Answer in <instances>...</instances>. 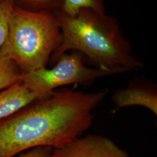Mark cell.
<instances>
[{
  "instance_id": "5b68a950",
  "label": "cell",
  "mask_w": 157,
  "mask_h": 157,
  "mask_svg": "<svg viewBox=\"0 0 157 157\" xmlns=\"http://www.w3.org/2000/svg\"><path fill=\"white\" fill-rule=\"evenodd\" d=\"M51 157H132L109 138L97 135L80 136L61 148Z\"/></svg>"
},
{
  "instance_id": "7a4b0ae2",
  "label": "cell",
  "mask_w": 157,
  "mask_h": 157,
  "mask_svg": "<svg viewBox=\"0 0 157 157\" xmlns=\"http://www.w3.org/2000/svg\"><path fill=\"white\" fill-rule=\"evenodd\" d=\"M62 32V42L51 56L54 65L68 51L80 52L96 68L119 73L137 71L143 63L132 54V45L115 17L84 8L74 16L61 10L55 13Z\"/></svg>"
},
{
  "instance_id": "9c48e42d",
  "label": "cell",
  "mask_w": 157,
  "mask_h": 157,
  "mask_svg": "<svg viewBox=\"0 0 157 157\" xmlns=\"http://www.w3.org/2000/svg\"><path fill=\"white\" fill-rule=\"evenodd\" d=\"M15 6L33 12H44L55 14L62 8L63 0H12Z\"/></svg>"
},
{
  "instance_id": "8992f818",
  "label": "cell",
  "mask_w": 157,
  "mask_h": 157,
  "mask_svg": "<svg viewBox=\"0 0 157 157\" xmlns=\"http://www.w3.org/2000/svg\"><path fill=\"white\" fill-rule=\"evenodd\" d=\"M149 83L144 79L136 78L126 88L117 90L112 96V101L116 105L112 113L124 107L137 105L148 108L157 116V89Z\"/></svg>"
},
{
  "instance_id": "6da1fadb",
  "label": "cell",
  "mask_w": 157,
  "mask_h": 157,
  "mask_svg": "<svg viewBox=\"0 0 157 157\" xmlns=\"http://www.w3.org/2000/svg\"><path fill=\"white\" fill-rule=\"evenodd\" d=\"M107 93L54 90L0 120V157H14L39 146L61 148L82 136L92 124L93 111Z\"/></svg>"
},
{
  "instance_id": "277c9868",
  "label": "cell",
  "mask_w": 157,
  "mask_h": 157,
  "mask_svg": "<svg viewBox=\"0 0 157 157\" xmlns=\"http://www.w3.org/2000/svg\"><path fill=\"white\" fill-rule=\"evenodd\" d=\"M84 56L78 51L64 53L51 69L41 67L24 73L22 82L41 98L51 95L54 89L67 84L88 86L97 78L118 74L115 71L92 68L86 65Z\"/></svg>"
},
{
  "instance_id": "52a82bcc",
  "label": "cell",
  "mask_w": 157,
  "mask_h": 157,
  "mask_svg": "<svg viewBox=\"0 0 157 157\" xmlns=\"http://www.w3.org/2000/svg\"><path fill=\"white\" fill-rule=\"evenodd\" d=\"M43 98L22 81L0 92V120L8 117L35 100Z\"/></svg>"
},
{
  "instance_id": "7c38bea8",
  "label": "cell",
  "mask_w": 157,
  "mask_h": 157,
  "mask_svg": "<svg viewBox=\"0 0 157 157\" xmlns=\"http://www.w3.org/2000/svg\"><path fill=\"white\" fill-rule=\"evenodd\" d=\"M54 148L50 146H39L21 152L17 157H51Z\"/></svg>"
},
{
  "instance_id": "8fae6325",
  "label": "cell",
  "mask_w": 157,
  "mask_h": 157,
  "mask_svg": "<svg viewBox=\"0 0 157 157\" xmlns=\"http://www.w3.org/2000/svg\"><path fill=\"white\" fill-rule=\"evenodd\" d=\"M13 5L12 0H0V48L8 34L9 18Z\"/></svg>"
},
{
  "instance_id": "3957f363",
  "label": "cell",
  "mask_w": 157,
  "mask_h": 157,
  "mask_svg": "<svg viewBox=\"0 0 157 157\" xmlns=\"http://www.w3.org/2000/svg\"><path fill=\"white\" fill-rule=\"evenodd\" d=\"M62 40L55 14L30 11L13 5L0 56L11 59L23 73H28L46 67Z\"/></svg>"
},
{
  "instance_id": "ba28073f",
  "label": "cell",
  "mask_w": 157,
  "mask_h": 157,
  "mask_svg": "<svg viewBox=\"0 0 157 157\" xmlns=\"http://www.w3.org/2000/svg\"><path fill=\"white\" fill-rule=\"evenodd\" d=\"M23 74L15 62L0 56V90L22 81Z\"/></svg>"
},
{
  "instance_id": "30bf717a",
  "label": "cell",
  "mask_w": 157,
  "mask_h": 157,
  "mask_svg": "<svg viewBox=\"0 0 157 157\" xmlns=\"http://www.w3.org/2000/svg\"><path fill=\"white\" fill-rule=\"evenodd\" d=\"M89 8L100 13H105L104 0H63L61 11L68 16L75 15L78 11Z\"/></svg>"
}]
</instances>
